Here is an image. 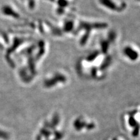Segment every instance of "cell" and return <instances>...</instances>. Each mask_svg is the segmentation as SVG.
Instances as JSON below:
<instances>
[{"instance_id":"cell-1","label":"cell","mask_w":140,"mask_h":140,"mask_svg":"<svg viewBox=\"0 0 140 140\" xmlns=\"http://www.w3.org/2000/svg\"><path fill=\"white\" fill-rule=\"evenodd\" d=\"M0 138L4 139H8L10 138V135H9V134L7 132L0 130Z\"/></svg>"}]
</instances>
